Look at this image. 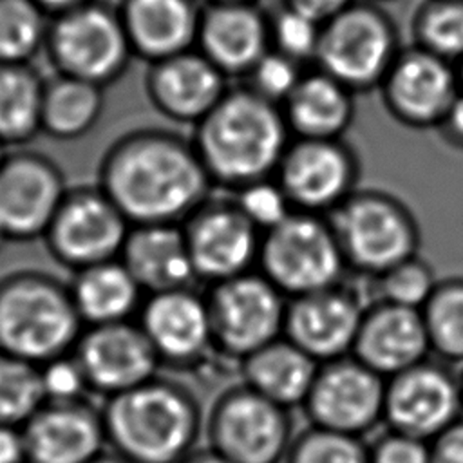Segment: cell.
Returning a JSON list of instances; mask_svg holds the SVG:
<instances>
[{"label":"cell","mask_w":463,"mask_h":463,"mask_svg":"<svg viewBox=\"0 0 463 463\" xmlns=\"http://www.w3.org/2000/svg\"><path fill=\"white\" fill-rule=\"evenodd\" d=\"M98 186L132 226L183 224L215 188L194 141L157 127L118 137L99 161Z\"/></svg>","instance_id":"6da1fadb"},{"label":"cell","mask_w":463,"mask_h":463,"mask_svg":"<svg viewBox=\"0 0 463 463\" xmlns=\"http://www.w3.org/2000/svg\"><path fill=\"white\" fill-rule=\"evenodd\" d=\"M291 139L282 107L246 85L228 89L192 137L213 186L230 192L273 177Z\"/></svg>","instance_id":"7a4b0ae2"},{"label":"cell","mask_w":463,"mask_h":463,"mask_svg":"<svg viewBox=\"0 0 463 463\" xmlns=\"http://www.w3.org/2000/svg\"><path fill=\"white\" fill-rule=\"evenodd\" d=\"M101 416L107 445L130 463H181L204 427L194 392L159 374L105 398Z\"/></svg>","instance_id":"3957f363"},{"label":"cell","mask_w":463,"mask_h":463,"mask_svg":"<svg viewBox=\"0 0 463 463\" xmlns=\"http://www.w3.org/2000/svg\"><path fill=\"white\" fill-rule=\"evenodd\" d=\"M85 324L69 284L40 269L0 279V351L43 365L74 351Z\"/></svg>","instance_id":"277c9868"},{"label":"cell","mask_w":463,"mask_h":463,"mask_svg":"<svg viewBox=\"0 0 463 463\" xmlns=\"http://www.w3.org/2000/svg\"><path fill=\"white\" fill-rule=\"evenodd\" d=\"M327 217L351 271L376 277L418 255V221L402 199L385 190L358 188Z\"/></svg>","instance_id":"5b68a950"},{"label":"cell","mask_w":463,"mask_h":463,"mask_svg":"<svg viewBox=\"0 0 463 463\" xmlns=\"http://www.w3.org/2000/svg\"><path fill=\"white\" fill-rule=\"evenodd\" d=\"M257 269L295 298L342 284L347 264L329 217L293 210L262 233Z\"/></svg>","instance_id":"8992f818"},{"label":"cell","mask_w":463,"mask_h":463,"mask_svg":"<svg viewBox=\"0 0 463 463\" xmlns=\"http://www.w3.org/2000/svg\"><path fill=\"white\" fill-rule=\"evenodd\" d=\"M204 434L208 447L232 463H284L295 438L289 409L244 382L217 396Z\"/></svg>","instance_id":"52a82bcc"},{"label":"cell","mask_w":463,"mask_h":463,"mask_svg":"<svg viewBox=\"0 0 463 463\" xmlns=\"http://www.w3.org/2000/svg\"><path fill=\"white\" fill-rule=\"evenodd\" d=\"M45 51L58 74L99 87L116 81L134 56L119 11L98 0L51 18Z\"/></svg>","instance_id":"ba28073f"},{"label":"cell","mask_w":463,"mask_h":463,"mask_svg":"<svg viewBox=\"0 0 463 463\" xmlns=\"http://www.w3.org/2000/svg\"><path fill=\"white\" fill-rule=\"evenodd\" d=\"M206 302L215 353L239 364L284 336L288 297L259 269L212 284Z\"/></svg>","instance_id":"9c48e42d"},{"label":"cell","mask_w":463,"mask_h":463,"mask_svg":"<svg viewBox=\"0 0 463 463\" xmlns=\"http://www.w3.org/2000/svg\"><path fill=\"white\" fill-rule=\"evenodd\" d=\"M391 20L376 7L351 4L322 25L318 69L353 92L380 87L398 58Z\"/></svg>","instance_id":"30bf717a"},{"label":"cell","mask_w":463,"mask_h":463,"mask_svg":"<svg viewBox=\"0 0 463 463\" xmlns=\"http://www.w3.org/2000/svg\"><path fill=\"white\" fill-rule=\"evenodd\" d=\"M132 224L96 186L69 188L45 235L49 253L72 271L119 259Z\"/></svg>","instance_id":"8fae6325"},{"label":"cell","mask_w":463,"mask_h":463,"mask_svg":"<svg viewBox=\"0 0 463 463\" xmlns=\"http://www.w3.org/2000/svg\"><path fill=\"white\" fill-rule=\"evenodd\" d=\"M273 177L295 210L331 215L358 190L360 161L344 137H293Z\"/></svg>","instance_id":"7c38bea8"},{"label":"cell","mask_w":463,"mask_h":463,"mask_svg":"<svg viewBox=\"0 0 463 463\" xmlns=\"http://www.w3.org/2000/svg\"><path fill=\"white\" fill-rule=\"evenodd\" d=\"M385 382L353 354L324 362L302 409L313 427L365 438L383 423Z\"/></svg>","instance_id":"4fadbf2b"},{"label":"cell","mask_w":463,"mask_h":463,"mask_svg":"<svg viewBox=\"0 0 463 463\" xmlns=\"http://www.w3.org/2000/svg\"><path fill=\"white\" fill-rule=\"evenodd\" d=\"M197 280L217 284L253 271L262 232L233 197H210L183 224Z\"/></svg>","instance_id":"5bb4252c"},{"label":"cell","mask_w":463,"mask_h":463,"mask_svg":"<svg viewBox=\"0 0 463 463\" xmlns=\"http://www.w3.org/2000/svg\"><path fill=\"white\" fill-rule=\"evenodd\" d=\"M463 416L458 374L423 360L385 382L383 423L389 430L432 441Z\"/></svg>","instance_id":"9a60e30c"},{"label":"cell","mask_w":463,"mask_h":463,"mask_svg":"<svg viewBox=\"0 0 463 463\" xmlns=\"http://www.w3.org/2000/svg\"><path fill=\"white\" fill-rule=\"evenodd\" d=\"M60 166L33 150L7 152L0 165V228L9 241L43 239L67 194Z\"/></svg>","instance_id":"2e32d148"},{"label":"cell","mask_w":463,"mask_h":463,"mask_svg":"<svg viewBox=\"0 0 463 463\" xmlns=\"http://www.w3.org/2000/svg\"><path fill=\"white\" fill-rule=\"evenodd\" d=\"M72 353L90 391L105 398L152 380L163 365L136 320L87 326Z\"/></svg>","instance_id":"e0dca14e"},{"label":"cell","mask_w":463,"mask_h":463,"mask_svg":"<svg viewBox=\"0 0 463 463\" xmlns=\"http://www.w3.org/2000/svg\"><path fill=\"white\" fill-rule=\"evenodd\" d=\"M380 89L396 121L411 128H438L461 85L450 61L416 47L398 54Z\"/></svg>","instance_id":"ac0fdd59"},{"label":"cell","mask_w":463,"mask_h":463,"mask_svg":"<svg viewBox=\"0 0 463 463\" xmlns=\"http://www.w3.org/2000/svg\"><path fill=\"white\" fill-rule=\"evenodd\" d=\"M365 306L344 282L288 298L284 336L318 364L349 356Z\"/></svg>","instance_id":"d6986e66"},{"label":"cell","mask_w":463,"mask_h":463,"mask_svg":"<svg viewBox=\"0 0 463 463\" xmlns=\"http://www.w3.org/2000/svg\"><path fill=\"white\" fill-rule=\"evenodd\" d=\"M136 322L163 365L192 367L215 351L206 295L192 288L146 295Z\"/></svg>","instance_id":"ffe728a7"},{"label":"cell","mask_w":463,"mask_h":463,"mask_svg":"<svg viewBox=\"0 0 463 463\" xmlns=\"http://www.w3.org/2000/svg\"><path fill=\"white\" fill-rule=\"evenodd\" d=\"M27 463H89L107 447L101 409L81 402H45L22 427Z\"/></svg>","instance_id":"44dd1931"},{"label":"cell","mask_w":463,"mask_h":463,"mask_svg":"<svg viewBox=\"0 0 463 463\" xmlns=\"http://www.w3.org/2000/svg\"><path fill=\"white\" fill-rule=\"evenodd\" d=\"M226 92L228 76L197 49L156 61L146 74L150 103L175 123L195 127Z\"/></svg>","instance_id":"7402d4cb"},{"label":"cell","mask_w":463,"mask_h":463,"mask_svg":"<svg viewBox=\"0 0 463 463\" xmlns=\"http://www.w3.org/2000/svg\"><path fill=\"white\" fill-rule=\"evenodd\" d=\"M195 49L228 78H244L271 49L269 18L257 4L208 2L201 9Z\"/></svg>","instance_id":"603a6c76"},{"label":"cell","mask_w":463,"mask_h":463,"mask_svg":"<svg viewBox=\"0 0 463 463\" xmlns=\"http://www.w3.org/2000/svg\"><path fill=\"white\" fill-rule=\"evenodd\" d=\"M430 344L420 309L389 302L365 306L353 356L385 380L427 360Z\"/></svg>","instance_id":"cb8c5ba5"},{"label":"cell","mask_w":463,"mask_h":463,"mask_svg":"<svg viewBox=\"0 0 463 463\" xmlns=\"http://www.w3.org/2000/svg\"><path fill=\"white\" fill-rule=\"evenodd\" d=\"M118 11L134 56L150 65L195 49L201 9L194 0H123Z\"/></svg>","instance_id":"d4e9b609"},{"label":"cell","mask_w":463,"mask_h":463,"mask_svg":"<svg viewBox=\"0 0 463 463\" xmlns=\"http://www.w3.org/2000/svg\"><path fill=\"white\" fill-rule=\"evenodd\" d=\"M119 260L145 295L192 288L197 280L181 224L132 226Z\"/></svg>","instance_id":"484cf974"},{"label":"cell","mask_w":463,"mask_h":463,"mask_svg":"<svg viewBox=\"0 0 463 463\" xmlns=\"http://www.w3.org/2000/svg\"><path fill=\"white\" fill-rule=\"evenodd\" d=\"M354 92L333 76L304 74L280 105L293 137L342 139L354 118Z\"/></svg>","instance_id":"4316f807"},{"label":"cell","mask_w":463,"mask_h":463,"mask_svg":"<svg viewBox=\"0 0 463 463\" xmlns=\"http://www.w3.org/2000/svg\"><path fill=\"white\" fill-rule=\"evenodd\" d=\"M318 362L286 336L241 362L242 382L264 398L286 407H302L315 382Z\"/></svg>","instance_id":"83f0119b"},{"label":"cell","mask_w":463,"mask_h":463,"mask_svg":"<svg viewBox=\"0 0 463 463\" xmlns=\"http://www.w3.org/2000/svg\"><path fill=\"white\" fill-rule=\"evenodd\" d=\"M69 289L85 327L130 320L146 297L119 259L74 271Z\"/></svg>","instance_id":"f1b7e54d"},{"label":"cell","mask_w":463,"mask_h":463,"mask_svg":"<svg viewBox=\"0 0 463 463\" xmlns=\"http://www.w3.org/2000/svg\"><path fill=\"white\" fill-rule=\"evenodd\" d=\"M103 105V87L56 72L43 89L42 132L63 141L80 139L96 127Z\"/></svg>","instance_id":"f546056e"},{"label":"cell","mask_w":463,"mask_h":463,"mask_svg":"<svg viewBox=\"0 0 463 463\" xmlns=\"http://www.w3.org/2000/svg\"><path fill=\"white\" fill-rule=\"evenodd\" d=\"M45 80L29 63H0V141L24 146L42 132Z\"/></svg>","instance_id":"4dcf8cb0"},{"label":"cell","mask_w":463,"mask_h":463,"mask_svg":"<svg viewBox=\"0 0 463 463\" xmlns=\"http://www.w3.org/2000/svg\"><path fill=\"white\" fill-rule=\"evenodd\" d=\"M420 311L430 353L463 364V277L441 279Z\"/></svg>","instance_id":"1f68e13d"},{"label":"cell","mask_w":463,"mask_h":463,"mask_svg":"<svg viewBox=\"0 0 463 463\" xmlns=\"http://www.w3.org/2000/svg\"><path fill=\"white\" fill-rule=\"evenodd\" d=\"M49 27L34 0H0V63H29L45 47Z\"/></svg>","instance_id":"d6a6232c"},{"label":"cell","mask_w":463,"mask_h":463,"mask_svg":"<svg viewBox=\"0 0 463 463\" xmlns=\"http://www.w3.org/2000/svg\"><path fill=\"white\" fill-rule=\"evenodd\" d=\"M43 403L40 365L0 351V425L22 429Z\"/></svg>","instance_id":"836d02e7"},{"label":"cell","mask_w":463,"mask_h":463,"mask_svg":"<svg viewBox=\"0 0 463 463\" xmlns=\"http://www.w3.org/2000/svg\"><path fill=\"white\" fill-rule=\"evenodd\" d=\"M414 33L418 47L450 61L463 58V0H429L421 5Z\"/></svg>","instance_id":"e575fe53"},{"label":"cell","mask_w":463,"mask_h":463,"mask_svg":"<svg viewBox=\"0 0 463 463\" xmlns=\"http://www.w3.org/2000/svg\"><path fill=\"white\" fill-rule=\"evenodd\" d=\"M369 279L374 284V298L371 302L380 300L412 309H421L439 282L430 264L420 255L409 257Z\"/></svg>","instance_id":"d590c367"},{"label":"cell","mask_w":463,"mask_h":463,"mask_svg":"<svg viewBox=\"0 0 463 463\" xmlns=\"http://www.w3.org/2000/svg\"><path fill=\"white\" fill-rule=\"evenodd\" d=\"M365 438L309 425L295 434L284 463H369Z\"/></svg>","instance_id":"8d00e7d4"},{"label":"cell","mask_w":463,"mask_h":463,"mask_svg":"<svg viewBox=\"0 0 463 463\" xmlns=\"http://www.w3.org/2000/svg\"><path fill=\"white\" fill-rule=\"evenodd\" d=\"M322 34V24L282 5L277 14L269 18L271 49L302 63L315 60Z\"/></svg>","instance_id":"74e56055"},{"label":"cell","mask_w":463,"mask_h":463,"mask_svg":"<svg viewBox=\"0 0 463 463\" xmlns=\"http://www.w3.org/2000/svg\"><path fill=\"white\" fill-rule=\"evenodd\" d=\"M302 76L298 61L269 49L244 78L248 89L271 103L282 105L297 89Z\"/></svg>","instance_id":"f35d334b"},{"label":"cell","mask_w":463,"mask_h":463,"mask_svg":"<svg viewBox=\"0 0 463 463\" xmlns=\"http://www.w3.org/2000/svg\"><path fill=\"white\" fill-rule=\"evenodd\" d=\"M233 194L239 208L262 233L279 226L295 210L275 177L255 181Z\"/></svg>","instance_id":"ab89813d"},{"label":"cell","mask_w":463,"mask_h":463,"mask_svg":"<svg viewBox=\"0 0 463 463\" xmlns=\"http://www.w3.org/2000/svg\"><path fill=\"white\" fill-rule=\"evenodd\" d=\"M45 402H81L90 392L87 376L74 353L58 356L40 365Z\"/></svg>","instance_id":"60d3db41"},{"label":"cell","mask_w":463,"mask_h":463,"mask_svg":"<svg viewBox=\"0 0 463 463\" xmlns=\"http://www.w3.org/2000/svg\"><path fill=\"white\" fill-rule=\"evenodd\" d=\"M369 463H430V447L427 441L387 429L369 443Z\"/></svg>","instance_id":"b9f144b4"},{"label":"cell","mask_w":463,"mask_h":463,"mask_svg":"<svg viewBox=\"0 0 463 463\" xmlns=\"http://www.w3.org/2000/svg\"><path fill=\"white\" fill-rule=\"evenodd\" d=\"M430 447V463H463V416L438 434Z\"/></svg>","instance_id":"7bdbcfd3"},{"label":"cell","mask_w":463,"mask_h":463,"mask_svg":"<svg viewBox=\"0 0 463 463\" xmlns=\"http://www.w3.org/2000/svg\"><path fill=\"white\" fill-rule=\"evenodd\" d=\"M353 2L351 0H284L286 7H291L322 25L335 18L338 13L347 9Z\"/></svg>","instance_id":"ee69618b"},{"label":"cell","mask_w":463,"mask_h":463,"mask_svg":"<svg viewBox=\"0 0 463 463\" xmlns=\"http://www.w3.org/2000/svg\"><path fill=\"white\" fill-rule=\"evenodd\" d=\"M0 463H27L25 439L20 427L0 425Z\"/></svg>","instance_id":"f6af8a7d"},{"label":"cell","mask_w":463,"mask_h":463,"mask_svg":"<svg viewBox=\"0 0 463 463\" xmlns=\"http://www.w3.org/2000/svg\"><path fill=\"white\" fill-rule=\"evenodd\" d=\"M438 128L452 146L463 150V89L454 98Z\"/></svg>","instance_id":"bcb514c9"},{"label":"cell","mask_w":463,"mask_h":463,"mask_svg":"<svg viewBox=\"0 0 463 463\" xmlns=\"http://www.w3.org/2000/svg\"><path fill=\"white\" fill-rule=\"evenodd\" d=\"M51 18L60 16L63 13H69L76 7H81L92 0H34Z\"/></svg>","instance_id":"7dc6e473"},{"label":"cell","mask_w":463,"mask_h":463,"mask_svg":"<svg viewBox=\"0 0 463 463\" xmlns=\"http://www.w3.org/2000/svg\"><path fill=\"white\" fill-rule=\"evenodd\" d=\"M181 463H232V461H228L226 458H222L221 454L206 447V449H195Z\"/></svg>","instance_id":"c3c4849f"},{"label":"cell","mask_w":463,"mask_h":463,"mask_svg":"<svg viewBox=\"0 0 463 463\" xmlns=\"http://www.w3.org/2000/svg\"><path fill=\"white\" fill-rule=\"evenodd\" d=\"M89 463H130V461H127L123 456L116 454L114 450H105V452H101L99 456H96Z\"/></svg>","instance_id":"681fc988"},{"label":"cell","mask_w":463,"mask_h":463,"mask_svg":"<svg viewBox=\"0 0 463 463\" xmlns=\"http://www.w3.org/2000/svg\"><path fill=\"white\" fill-rule=\"evenodd\" d=\"M458 78H459V85L463 89V58L459 60V67H458Z\"/></svg>","instance_id":"f907efd6"},{"label":"cell","mask_w":463,"mask_h":463,"mask_svg":"<svg viewBox=\"0 0 463 463\" xmlns=\"http://www.w3.org/2000/svg\"><path fill=\"white\" fill-rule=\"evenodd\" d=\"M206 2H244V4H257V0H206Z\"/></svg>","instance_id":"816d5d0a"},{"label":"cell","mask_w":463,"mask_h":463,"mask_svg":"<svg viewBox=\"0 0 463 463\" xmlns=\"http://www.w3.org/2000/svg\"><path fill=\"white\" fill-rule=\"evenodd\" d=\"M7 242H9V239L5 237V233H4V232H2V228H0V250H2Z\"/></svg>","instance_id":"f5cc1de1"},{"label":"cell","mask_w":463,"mask_h":463,"mask_svg":"<svg viewBox=\"0 0 463 463\" xmlns=\"http://www.w3.org/2000/svg\"><path fill=\"white\" fill-rule=\"evenodd\" d=\"M458 382H459V392H461V402H463V369H461V373L458 374Z\"/></svg>","instance_id":"db71d44e"},{"label":"cell","mask_w":463,"mask_h":463,"mask_svg":"<svg viewBox=\"0 0 463 463\" xmlns=\"http://www.w3.org/2000/svg\"><path fill=\"white\" fill-rule=\"evenodd\" d=\"M5 156H7V152H5V145L0 141V165H2V161L5 159Z\"/></svg>","instance_id":"11a10c76"}]
</instances>
